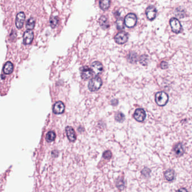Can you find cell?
<instances>
[{"label":"cell","instance_id":"cell-2","mask_svg":"<svg viewBox=\"0 0 192 192\" xmlns=\"http://www.w3.org/2000/svg\"><path fill=\"white\" fill-rule=\"evenodd\" d=\"M155 101L158 106H164L168 102L169 96L164 92H159L156 94Z\"/></svg>","mask_w":192,"mask_h":192},{"label":"cell","instance_id":"cell-29","mask_svg":"<svg viewBox=\"0 0 192 192\" xmlns=\"http://www.w3.org/2000/svg\"><path fill=\"white\" fill-rule=\"evenodd\" d=\"M177 192H188V191H187V189L185 188H180L177 191Z\"/></svg>","mask_w":192,"mask_h":192},{"label":"cell","instance_id":"cell-12","mask_svg":"<svg viewBox=\"0 0 192 192\" xmlns=\"http://www.w3.org/2000/svg\"><path fill=\"white\" fill-rule=\"evenodd\" d=\"M94 74L99 75L102 73L103 70V66L101 62L99 61H94L92 64V69Z\"/></svg>","mask_w":192,"mask_h":192},{"label":"cell","instance_id":"cell-27","mask_svg":"<svg viewBox=\"0 0 192 192\" xmlns=\"http://www.w3.org/2000/svg\"><path fill=\"white\" fill-rule=\"evenodd\" d=\"M116 185H117V187H118L120 189H124L123 188H124V182L122 180H118V182L117 183Z\"/></svg>","mask_w":192,"mask_h":192},{"label":"cell","instance_id":"cell-14","mask_svg":"<svg viewBox=\"0 0 192 192\" xmlns=\"http://www.w3.org/2000/svg\"><path fill=\"white\" fill-rule=\"evenodd\" d=\"M173 151L177 157L182 156L184 153V148L182 143H177L174 147Z\"/></svg>","mask_w":192,"mask_h":192},{"label":"cell","instance_id":"cell-24","mask_svg":"<svg viewBox=\"0 0 192 192\" xmlns=\"http://www.w3.org/2000/svg\"><path fill=\"white\" fill-rule=\"evenodd\" d=\"M58 20L57 17H56V16L52 17L50 19V26H51V28H55L58 24Z\"/></svg>","mask_w":192,"mask_h":192},{"label":"cell","instance_id":"cell-28","mask_svg":"<svg viewBox=\"0 0 192 192\" xmlns=\"http://www.w3.org/2000/svg\"><path fill=\"white\" fill-rule=\"evenodd\" d=\"M161 68L162 69H166L168 68V64L166 61H162L161 63Z\"/></svg>","mask_w":192,"mask_h":192},{"label":"cell","instance_id":"cell-1","mask_svg":"<svg viewBox=\"0 0 192 192\" xmlns=\"http://www.w3.org/2000/svg\"><path fill=\"white\" fill-rule=\"evenodd\" d=\"M102 85V80L99 77L92 78L89 82L88 88L91 92L98 91Z\"/></svg>","mask_w":192,"mask_h":192},{"label":"cell","instance_id":"cell-8","mask_svg":"<svg viewBox=\"0 0 192 192\" xmlns=\"http://www.w3.org/2000/svg\"><path fill=\"white\" fill-rule=\"evenodd\" d=\"M34 38V33L31 30H27L23 34V42L25 45L31 44Z\"/></svg>","mask_w":192,"mask_h":192},{"label":"cell","instance_id":"cell-5","mask_svg":"<svg viewBox=\"0 0 192 192\" xmlns=\"http://www.w3.org/2000/svg\"><path fill=\"white\" fill-rule=\"evenodd\" d=\"M128 39V34L124 31L118 33L115 37V41L118 44L123 45L125 43Z\"/></svg>","mask_w":192,"mask_h":192},{"label":"cell","instance_id":"cell-20","mask_svg":"<svg viewBox=\"0 0 192 192\" xmlns=\"http://www.w3.org/2000/svg\"><path fill=\"white\" fill-rule=\"evenodd\" d=\"M56 138V134L55 133L54 131H50L49 132H48V133L46 135V140L48 142H51L54 141Z\"/></svg>","mask_w":192,"mask_h":192},{"label":"cell","instance_id":"cell-23","mask_svg":"<svg viewBox=\"0 0 192 192\" xmlns=\"http://www.w3.org/2000/svg\"><path fill=\"white\" fill-rule=\"evenodd\" d=\"M115 119L117 121L121 123L125 120L124 115L123 114V113H121V112H117L115 115Z\"/></svg>","mask_w":192,"mask_h":192},{"label":"cell","instance_id":"cell-11","mask_svg":"<svg viewBox=\"0 0 192 192\" xmlns=\"http://www.w3.org/2000/svg\"><path fill=\"white\" fill-rule=\"evenodd\" d=\"M94 73L92 70L88 67H84L82 69L81 77L84 80H88L92 78L93 75Z\"/></svg>","mask_w":192,"mask_h":192},{"label":"cell","instance_id":"cell-13","mask_svg":"<svg viewBox=\"0 0 192 192\" xmlns=\"http://www.w3.org/2000/svg\"><path fill=\"white\" fill-rule=\"evenodd\" d=\"M66 133L69 140L70 142H74L77 139V135L73 128L71 126H67L66 128Z\"/></svg>","mask_w":192,"mask_h":192},{"label":"cell","instance_id":"cell-17","mask_svg":"<svg viewBox=\"0 0 192 192\" xmlns=\"http://www.w3.org/2000/svg\"><path fill=\"white\" fill-rule=\"evenodd\" d=\"M99 24H100V26H101V28H102L104 29H106L109 28L110 24L109 21H108L107 18L104 16H101V18H100Z\"/></svg>","mask_w":192,"mask_h":192},{"label":"cell","instance_id":"cell-25","mask_svg":"<svg viewBox=\"0 0 192 192\" xmlns=\"http://www.w3.org/2000/svg\"><path fill=\"white\" fill-rule=\"evenodd\" d=\"M140 64L143 65H146L148 62V57L147 55H142L140 58Z\"/></svg>","mask_w":192,"mask_h":192},{"label":"cell","instance_id":"cell-9","mask_svg":"<svg viewBox=\"0 0 192 192\" xmlns=\"http://www.w3.org/2000/svg\"><path fill=\"white\" fill-rule=\"evenodd\" d=\"M133 116L137 121L143 122L146 117L145 111L142 109H138L135 110Z\"/></svg>","mask_w":192,"mask_h":192},{"label":"cell","instance_id":"cell-15","mask_svg":"<svg viewBox=\"0 0 192 192\" xmlns=\"http://www.w3.org/2000/svg\"><path fill=\"white\" fill-rule=\"evenodd\" d=\"M164 178L168 182H172L175 178V172L172 169H169L164 173Z\"/></svg>","mask_w":192,"mask_h":192},{"label":"cell","instance_id":"cell-22","mask_svg":"<svg viewBox=\"0 0 192 192\" xmlns=\"http://www.w3.org/2000/svg\"><path fill=\"white\" fill-rule=\"evenodd\" d=\"M128 60L131 63H134L137 61V55L134 52H131L128 56Z\"/></svg>","mask_w":192,"mask_h":192},{"label":"cell","instance_id":"cell-6","mask_svg":"<svg viewBox=\"0 0 192 192\" xmlns=\"http://www.w3.org/2000/svg\"><path fill=\"white\" fill-rule=\"evenodd\" d=\"M145 14L148 20H153L156 18L157 15V10L155 7L153 6H148L145 11Z\"/></svg>","mask_w":192,"mask_h":192},{"label":"cell","instance_id":"cell-3","mask_svg":"<svg viewBox=\"0 0 192 192\" xmlns=\"http://www.w3.org/2000/svg\"><path fill=\"white\" fill-rule=\"evenodd\" d=\"M137 23V17L134 13H129L125 18V26L129 28H131L135 26Z\"/></svg>","mask_w":192,"mask_h":192},{"label":"cell","instance_id":"cell-4","mask_svg":"<svg viewBox=\"0 0 192 192\" xmlns=\"http://www.w3.org/2000/svg\"><path fill=\"white\" fill-rule=\"evenodd\" d=\"M170 25L172 28V31L176 34H179L182 30V26L180 22L175 18H172L170 20Z\"/></svg>","mask_w":192,"mask_h":192},{"label":"cell","instance_id":"cell-21","mask_svg":"<svg viewBox=\"0 0 192 192\" xmlns=\"http://www.w3.org/2000/svg\"><path fill=\"white\" fill-rule=\"evenodd\" d=\"M116 24L118 29L120 31H123V29H124V21H123L122 19H118L116 20Z\"/></svg>","mask_w":192,"mask_h":192},{"label":"cell","instance_id":"cell-18","mask_svg":"<svg viewBox=\"0 0 192 192\" xmlns=\"http://www.w3.org/2000/svg\"><path fill=\"white\" fill-rule=\"evenodd\" d=\"M99 5L102 10H107L110 6V0H99Z\"/></svg>","mask_w":192,"mask_h":192},{"label":"cell","instance_id":"cell-7","mask_svg":"<svg viewBox=\"0 0 192 192\" xmlns=\"http://www.w3.org/2000/svg\"><path fill=\"white\" fill-rule=\"evenodd\" d=\"M26 20V15L23 12H19L16 18V26L18 29H20L24 25V21Z\"/></svg>","mask_w":192,"mask_h":192},{"label":"cell","instance_id":"cell-26","mask_svg":"<svg viewBox=\"0 0 192 192\" xmlns=\"http://www.w3.org/2000/svg\"><path fill=\"white\" fill-rule=\"evenodd\" d=\"M103 157H104V158H105L106 160H109L112 157V153L111 152V151H105L103 154Z\"/></svg>","mask_w":192,"mask_h":192},{"label":"cell","instance_id":"cell-19","mask_svg":"<svg viewBox=\"0 0 192 192\" xmlns=\"http://www.w3.org/2000/svg\"><path fill=\"white\" fill-rule=\"evenodd\" d=\"M36 24V20L34 18H30L26 22V28L28 30H32Z\"/></svg>","mask_w":192,"mask_h":192},{"label":"cell","instance_id":"cell-10","mask_svg":"<svg viewBox=\"0 0 192 192\" xmlns=\"http://www.w3.org/2000/svg\"><path fill=\"white\" fill-rule=\"evenodd\" d=\"M65 105L61 101L56 102L53 107V112L55 114H61L64 112Z\"/></svg>","mask_w":192,"mask_h":192},{"label":"cell","instance_id":"cell-16","mask_svg":"<svg viewBox=\"0 0 192 192\" xmlns=\"http://www.w3.org/2000/svg\"><path fill=\"white\" fill-rule=\"evenodd\" d=\"M14 70V65L10 61L6 62L4 66L3 71L5 74H10L13 72Z\"/></svg>","mask_w":192,"mask_h":192}]
</instances>
